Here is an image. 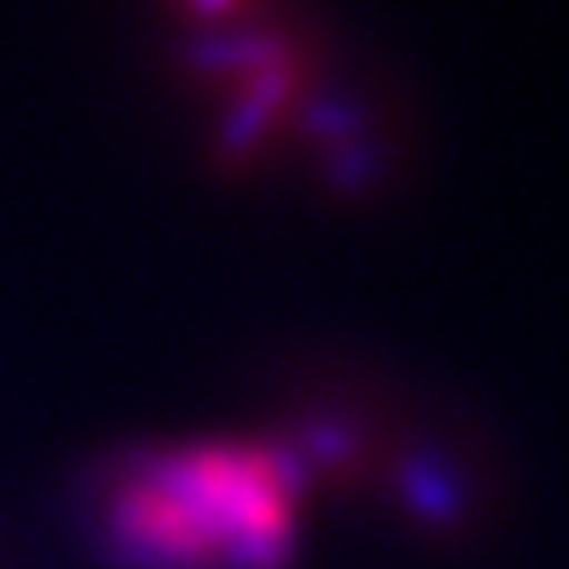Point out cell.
Returning <instances> with one entry per match:
<instances>
[{"instance_id":"1","label":"cell","mask_w":569,"mask_h":569,"mask_svg":"<svg viewBox=\"0 0 569 569\" xmlns=\"http://www.w3.org/2000/svg\"><path fill=\"white\" fill-rule=\"evenodd\" d=\"M309 462L281 439L131 451L103 475L99 533L131 569H284Z\"/></svg>"},{"instance_id":"3","label":"cell","mask_w":569,"mask_h":569,"mask_svg":"<svg viewBox=\"0 0 569 569\" xmlns=\"http://www.w3.org/2000/svg\"><path fill=\"white\" fill-rule=\"evenodd\" d=\"M284 159H305L320 190L376 198L411 159V116L400 96L372 76H356L329 60L309 103L301 107Z\"/></svg>"},{"instance_id":"2","label":"cell","mask_w":569,"mask_h":569,"mask_svg":"<svg viewBox=\"0 0 569 569\" xmlns=\"http://www.w3.org/2000/svg\"><path fill=\"white\" fill-rule=\"evenodd\" d=\"M329 60L325 36L284 9L190 32L182 71L210 107V159L230 174L284 159L297 116Z\"/></svg>"},{"instance_id":"4","label":"cell","mask_w":569,"mask_h":569,"mask_svg":"<svg viewBox=\"0 0 569 569\" xmlns=\"http://www.w3.org/2000/svg\"><path fill=\"white\" fill-rule=\"evenodd\" d=\"M178 17L187 20L190 32H210V28H230L241 20L266 17L281 9V0H167Z\"/></svg>"}]
</instances>
